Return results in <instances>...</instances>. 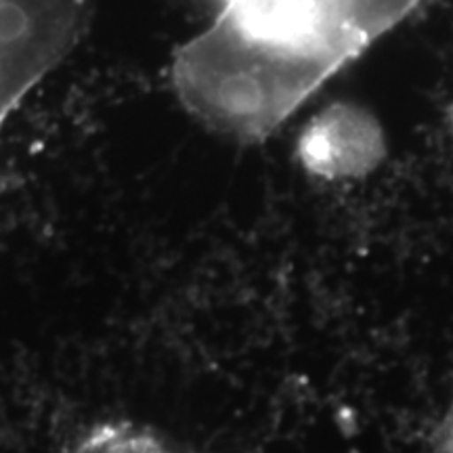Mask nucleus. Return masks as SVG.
<instances>
[{
    "label": "nucleus",
    "mask_w": 453,
    "mask_h": 453,
    "mask_svg": "<svg viewBox=\"0 0 453 453\" xmlns=\"http://www.w3.org/2000/svg\"><path fill=\"white\" fill-rule=\"evenodd\" d=\"M90 0H0V134L81 42Z\"/></svg>",
    "instance_id": "nucleus-1"
},
{
    "label": "nucleus",
    "mask_w": 453,
    "mask_h": 453,
    "mask_svg": "<svg viewBox=\"0 0 453 453\" xmlns=\"http://www.w3.org/2000/svg\"><path fill=\"white\" fill-rule=\"evenodd\" d=\"M387 156L376 118L353 104H334L317 113L303 130L298 157L317 179L355 180L367 177Z\"/></svg>",
    "instance_id": "nucleus-2"
},
{
    "label": "nucleus",
    "mask_w": 453,
    "mask_h": 453,
    "mask_svg": "<svg viewBox=\"0 0 453 453\" xmlns=\"http://www.w3.org/2000/svg\"><path fill=\"white\" fill-rule=\"evenodd\" d=\"M344 53L357 59L378 38L399 26L420 0H304Z\"/></svg>",
    "instance_id": "nucleus-3"
},
{
    "label": "nucleus",
    "mask_w": 453,
    "mask_h": 453,
    "mask_svg": "<svg viewBox=\"0 0 453 453\" xmlns=\"http://www.w3.org/2000/svg\"><path fill=\"white\" fill-rule=\"evenodd\" d=\"M67 453H183L147 430L128 424H107L87 434Z\"/></svg>",
    "instance_id": "nucleus-4"
},
{
    "label": "nucleus",
    "mask_w": 453,
    "mask_h": 453,
    "mask_svg": "<svg viewBox=\"0 0 453 453\" xmlns=\"http://www.w3.org/2000/svg\"><path fill=\"white\" fill-rule=\"evenodd\" d=\"M434 453H453V401L434 434Z\"/></svg>",
    "instance_id": "nucleus-5"
}]
</instances>
